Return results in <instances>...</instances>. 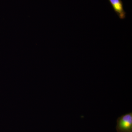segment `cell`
I'll return each mask as SVG.
<instances>
[{
	"instance_id": "cell-1",
	"label": "cell",
	"mask_w": 132,
	"mask_h": 132,
	"mask_svg": "<svg viewBox=\"0 0 132 132\" xmlns=\"http://www.w3.org/2000/svg\"><path fill=\"white\" fill-rule=\"evenodd\" d=\"M117 132H132V112L121 115L117 120Z\"/></svg>"
},
{
	"instance_id": "cell-2",
	"label": "cell",
	"mask_w": 132,
	"mask_h": 132,
	"mask_svg": "<svg viewBox=\"0 0 132 132\" xmlns=\"http://www.w3.org/2000/svg\"><path fill=\"white\" fill-rule=\"evenodd\" d=\"M114 11L118 15L120 19L124 20L126 17V13L123 7V3L121 0H109Z\"/></svg>"
}]
</instances>
